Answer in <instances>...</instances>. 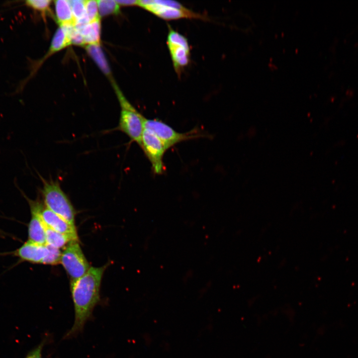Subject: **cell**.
I'll return each instance as SVG.
<instances>
[{"instance_id":"cell-5","label":"cell","mask_w":358,"mask_h":358,"mask_svg":"<svg viewBox=\"0 0 358 358\" xmlns=\"http://www.w3.org/2000/svg\"><path fill=\"white\" fill-rule=\"evenodd\" d=\"M60 263L69 276L71 282L83 276L89 269L87 261L79 241H71L62 253Z\"/></svg>"},{"instance_id":"cell-1","label":"cell","mask_w":358,"mask_h":358,"mask_svg":"<svg viewBox=\"0 0 358 358\" xmlns=\"http://www.w3.org/2000/svg\"><path fill=\"white\" fill-rule=\"evenodd\" d=\"M107 266L108 264L101 267H90L83 276L71 282L75 317L73 327L67 336L82 330L90 316L99 300L101 281Z\"/></svg>"},{"instance_id":"cell-14","label":"cell","mask_w":358,"mask_h":358,"mask_svg":"<svg viewBox=\"0 0 358 358\" xmlns=\"http://www.w3.org/2000/svg\"><path fill=\"white\" fill-rule=\"evenodd\" d=\"M86 50L103 73L110 77V68L99 44L89 45Z\"/></svg>"},{"instance_id":"cell-22","label":"cell","mask_w":358,"mask_h":358,"mask_svg":"<svg viewBox=\"0 0 358 358\" xmlns=\"http://www.w3.org/2000/svg\"><path fill=\"white\" fill-rule=\"evenodd\" d=\"M116 2L120 5H135L138 4V0H115Z\"/></svg>"},{"instance_id":"cell-3","label":"cell","mask_w":358,"mask_h":358,"mask_svg":"<svg viewBox=\"0 0 358 358\" xmlns=\"http://www.w3.org/2000/svg\"><path fill=\"white\" fill-rule=\"evenodd\" d=\"M115 88L121 106L119 123L116 129L124 133L131 141L140 146L145 117L129 102L117 87Z\"/></svg>"},{"instance_id":"cell-9","label":"cell","mask_w":358,"mask_h":358,"mask_svg":"<svg viewBox=\"0 0 358 358\" xmlns=\"http://www.w3.org/2000/svg\"><path fill=\"white\" fill-rule=\"evenodd\" d=\"M31 218L28 224V241L35 243L46 244V225L42 217V203L38 200H28Z\"/></svg>"},{"instance_id":"cell-12","label":"cell","mask_w":358,"mask_h":358,"mask_svg":"<svg viewBox=\"0 0 358 358\" xmlns=\"http://www.w3.org/2000/svg\"><path fill=\"white\" fill-rule=\"evenodd\" d=\"M79 32L84 38L85 44H99L100 35L99 18L89 22Z\"/></svg>"},{"instance_id":"cell-20","label":"cell","mask_w":358,"mask_h":358,"mask_svg":"<svg viewBox=\"0 0 358 358\" xmlns=\"http://www.w3.org/2000/svg\"><path fill=\"white\" fill-rule=\"evenodd\" d=\"M85 6L87 15L90 22L99 18L98 13V4L96 0H85Z\"/></svg>"},{"instance_id":"cell-7","label":"cell","mask_w":358,"mask_h":358,"mask_svg":"<svg viewBox=\"0 0 358 358\" xmlns=\"http://www.w3.org/2000/svg\"><path fill=\"white\" fill-rule=\"evenodd\" d=\"M167 44L175 71L180 75L190 61V47L183 35L169 27Z\"/></svg>"},{"instance_id":"cell-4","label":"cell","mask_w":358,"mask_h":358,"mask_svg":"<svg viewBox=\"0 0 358 358\" xmlns=\"http://www.w3.org/2000/svg\"><path fill=\"white\" fill-rule=\"evenodd\" d=\"M138 5L165 20L180 18L204 19L200 14L191 11L181 3L173 0H138Z\"/></svg>"},{"instance_id":"cell-6","label":"cell","mask_w":358,"mask_h":358,"mask_svg":"<svg viewBox=\"0 0 358 358\" xmlns=\"http://www.w3.org/2000/svg\"><path fill=\"white\" fill-rule=\"evenodd\" d=\"M144 129L153 133L162 142L166 150L182 141L196 138L201 135L192 131L186 133H180L165 122L156 119L145 118Z\"/></svg>"},{"instance_id":"cell-10","label":"cell","mask_w":358,"mask_h":358,"mask_svg":"<svg viewBox=\"0 0 358 358\" xmlns=\"http://www.w3.org/2000/svg\"><path fill=\"white\" fill-rule=\"evenodd\" d=\"M41 214L42 220L47 227L69 237L73 240L79 241L75 226L71 225L45 205L42 209Z\"/></svg>"},{"instance_id":"cell-13","label":"cell","mask_w":358,"mask_h":358,"mask_svg":"<svg viewBox=\"0 0 358 358\" xmlns=\"http://www.w3.org/2000/svg\"><path fill=\"white\" fill-rule=\"evenodd\" d=\"M56 19L60 25L74 24L75 21L69 0L54 1Z\"/></svg>"},{"instance_id":"cell-18","label":"cell","mask_w":358,"mask_h":358,"mask_svg":"<svg viewBox=\"0 0 358 358\" xmlns=\"http://www.w3.org/2000/svg\"><path fill=\"white\" fill-rule=\"evenodd\" d=\"M75 23L87 15L85 6V0H69Z\"/></svg>"},{"instance_id":"cell-19","label":"cell","mask_w":358,"mask_h":358,"mask_svg":"<svg viewBox=\"0 0 358 358\" xmlns=\"http://www.w3.org/2000/svg\"><path fill=\"white\" fill-rule=\"evenodd\" d=\"M48 253L43 260L42 264L45 265H56L60 263L62 252L58 248L47 245Z\"/></svg>"},{"instance_id":"cell-11","label":"cell","mask_w":358,"mask_h":358,"mask_svg":"<svg viewBox=\"0 0 358 358\" xmlns=\"http://www.w3.org/2000/svg\"><path fill=\"white\" fill-rule=\"evenodd\" d=\"M48 253L46 245L28 241L16 252L15 255L23 261L35 264H42Z\"/></svg>"},{"instance_id":"cell-21","label":"cell","mask_w":358,"mask_h":358,"mask_svg":"<svg viewBox=\"0 0 358 358\" xmlns=\"http://www.w3.org/2000/svg\"><path fill=\"white\" fill-rule=\"evenodd\" d=\"M43 347V343H42L36 348L29 353L25 358H42Z\"/></svg>"},{"instance_id":"cell-8","label":"cell","mask_w":358,"mask_h":358,"mask_svg":"<svg viewBox=\"0 0 358 358\" xmlns=\"http://www.w3.org/2000/svg\"><path fill=\"white\" fill-rule=\"evenodd\" d=\"M140 147L149 161L154 174H162L164 171L163 158L167 150L162 142L151 131L144 129Z\"/></svg>"},{"instance_id":"cell-2","label":"cell","mask_w":358,"mask_h":358,"mask_svg":"<svg viewBox=\"0 0 358 358\" xmlns=\"http://www.w3.org/2000/svg\"><path fill=\"white\" fill-rule=\"evenodd\" d=\"M41 179L43 184L41 192L45 207L75 226L76 211L60 183L52 179L46 180L42 177Z\"/></svg>"},{"instance_id":"cell-17","label":"cell","mask_w":358,"mask_h":358,"mask_svg":"<svg viewBox=\"0 0 358 358\" xmlns=\"http://www.w3.org/2000/svg\"><path fill=\"white\" fill-rule=\"evenodd\" d=\"M97 2L99 14L101 16L109 14H117L120 12L119 5L115 0H99Z\"/></svg>"},{"instance_id":"cell-16","label":"cell","mask_w":358,"mask_h":358,"mask_svg":"<svg viewBox=\"0 0 358 358\" xmlns=\"http://www.w3.org/2000/svg\"><path fill=\"white\" fill-rule=\"evenodd\" d=\"M49 0H27L23 4L33 10L40 12L43 18L50 13V4Z\"/></svg>"},{"instance_id":"cell-15","label":"cell","mask_w":358,"mask_h":358,"mask_svg":"<svg viewBox=\"0 0 358 358\" xmlns=\"http://www.w3.org/2000/svg\"><path fill=\"white\" fill-rule=\"evenodd\" d=\"M46 244L58 249L65 247L71 241L69 237L59 233L46 226Z\"/></svg>"}]
</instances>
